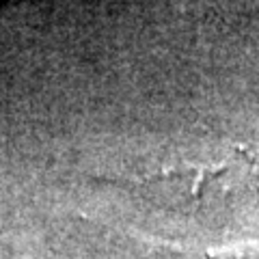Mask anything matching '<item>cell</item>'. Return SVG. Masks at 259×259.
Listing matches in <instances>:
<instances>
[{
	"label": "cell",
	"instance_id": "6da1fadb",
	"mask_svg": "<svg viewBox=\"0 0 259 259\" xmlns=\"http://www.w3.org/2000/svg\"><path fill=\"white\" fill-rule=\"evenodd\" d=\"M190 7L225 20H248L259 15V0H192Z\"/></svg>",
	"mask_w": 259,
	"mask_h": 259
}]
</instances>
